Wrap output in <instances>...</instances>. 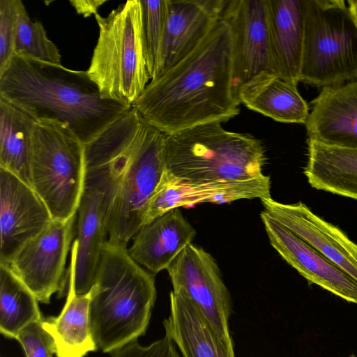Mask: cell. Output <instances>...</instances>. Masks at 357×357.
<instances>
[{"mask_svg": "<svg viewBox=\"0 0 357 357\" xmlns=\"http://www.w3.org/2000/svg\"><path fill=\"white\" fill-rule=\"evenodd\" d=\"M76 249L71 248L66 302L58 316L43 319L44 328L52 337L57 357H84L96 351L89 324L91 290L78 295L75 290Z\"/></svg>", "mask_w": 357, "mask_h": 357, "instance_id": "22", "label": "cell"}, {"mask_svg": "<svg viewBox=\"0 0 357 357\" xmlns=\"http://www.w3.org/2000/svg\"><path fill=\"white\" fill-rule=\"evenodd\" d=\"M305 123L307 139L357 149V79L323 88Z\"/></svg>", "mask_w": 357, "mask_h": 357, "instance_id": "18", "label": "cell"}, {"mask_svg": "<svg viewBox=\"0 0 357 357\" xmlns=\"http://www.w3.org/2000/svg\"><path fill=\"white\" fill-rule=\"evenodd\" d=\"M14 56L61 65L59 50L48 38L43 24L30 19L20 0H17Z\"/></svg>", "mask_w": 357, "mask_h": 357, "instance_id": "27", "label": "cell"}, {"mask_svg": "<svg viewBox=\"0 0 357 357\" xmlns=\"http://www.w3.org/2000/svg\"><path fill=\"white\" fill-rule=\"evenodd\" d=\"M31 177L33 189L53 220L77 214L84 188V144L67 124L36 121L32 134Z\"/></svg>", "mask_w": 357, "mask_h": 357, "instance_id": "8", "label": "cell"}, {"mask_svg": "<svg viewBox=\"0 0 357 357\" xmlns=\"http://www.w3.org/2000/svg\"><path fill=\"white\" fill-rule=\"evenodd\" d=\"M221 19L231 29L232 84L238 97L239 90L255 77L262 74L277 75L266 0H227Z\"/></svg>", "mask_w": 357, "mask_h": 357, "instance_id": "11", "label": "cell"}, {"mask_svg": "<svg viewBox=\"0 0 357 357\" xmlns=\"http://www.w3.org/2000/svg\"><path fill=\"white\" fill-rule=\"evenodd\" d=\"M76 216L63 221L52 220L15 254L8 264L39 302L49 303L54 293L63 291L65 266Z\"/></svg>", "mask_w": 357, "mask_h": 357, "instance_id": "12", "label": "cell"}, {"mask_svg": "<svg viewBox=\"0 0 357 357\" xmlns=\"http://www.w3.org/2000/svg\"><path fill=\"white\" fill-rule=\"evenodd\" d=\"M38 299L7 264H0V331L15 339L26 326L42 320Z\"/></svg>", "mask_w": 357, "mask_h": 357, "instance_id": "26", "label": "cell"}, {"mask_svg": "<svg viewBox=\"0 0 357 357\" xmlns=\"http://www.w3.org/2000/svg\"><path fill=\"white\" fill-rule=\"evenodd\" d=\"M272 247L309 283L357 304V282L289 229L260 214Z\"/></svg>", "mask_w": 357, "mask_h": 357, "instance_id": "16", "label": "cell"}, {"mask_svg": "<svg viewBox=\"0 0 357 357\" xmlns=\"http://www.w3.org/2000/svg\"><path fill=\"white\" fill-rule=\"evenodd\" d=\"M238 98L248 109L287 123H305L309 107L297 85L274 74H262L247 83Z\"/></svg>", "mask_w": 357, "mask_h": 357, "instance_id": "23", "label": "cell"}, {"mask_svg": "<svg viewBox=\"0 0 357 357\" xmlns=\"http://www.w3.org/2000/svg\"><path fill=\"white\" fill-rule=\"evenodd\" d=\"M305 0H266L269 34L277 75L300 82Z\"/></svg>", "mask_w": 357, "mask_h": 357, "instance_id": "20", "label": "cell"}, {"mask_svg": "<svg viewBox=\"0 0 357 357\" xmlns=\"http://www.w3.org/2000/svg\"><path fill=\"white\" fill-rule=\"evenodd\" d=\"M84 182L77 211L74 284L77 294L93 287L102 247L107 240V218L112 178L107 167L84 152Z\"/></svg>", "mask_w": 357, "mask_h": 357, "instance_id": "9", "label": "cell"}, {"mask_svg": "<svg viewBox=\"0 0 357 357\" xmlns=\"http://www.w3.org/2000/svg\"><path fill=\"white\" fill-rule=\"evenodd\" d=\"M166 137L132 106L84 144V152L104 163L112 178L107 241L128 244L143 226L149 204L168 175Z\"/></svg>", "mask_w": 357, "mask_h": 357, "instance_id": "2", "label": "cell"}, {"mask_svg": "<svg viewBox=\"0 0 357 357\" xmlns=\"http://www.w3.org/2000/svg\"><path fill=\"white\" fill-rule=\"evenodd\" d=\"M264 211L357 282V244L337 227L314 214L304 203L261 199Z\"/></svg>", "mask_w": 357, "mask_h": 357, "instance_id": "14", "label": "cell"}, {"mask_svg": "<svg viewBox=\"0 0 357 357\" xmlns=\"http://www.w3.org/2000/svg\"><path fill=\"white\" fill-rule=\"evenodd\" d=\"M347 3L350 13L357 24V0H349Z\"/></svg>", "mask_w": 357, "mask_h": 357, "instance_id": "33", "label": "cell"}, {"mask_svg": "<svg viewBox=\"0 0 357 357\" xmlns=\"http://www.w3.org/2000/svg\"><path fill=\"white\" fill-rule=\"evenodd\" d=\"M17 0H0V74L14 56Z\"/></svg>", "mask_w": 357, "mask_h": 357, "instance_id": "30", "label": "cell"}, {"mask_svg": "<svg viewBox=\"0 0 357 357\" xmlns=\"http://www.w3.org/2000/svg\"><path fill=\"white\" fill-rule=\"evenodd\" d=\"M195 236L194 227L176 208L142 226L128 252L137 264L156 274L167 270Z\"/></svg>", "mask_w": 357, "mask_h": 357, "instance_id": "19", "label": "cell"}, {"mask_svg": "<svg viewBox=\"0 0 357 357\" xmlns=\"http://www.w3.org/2000/svg\"><path fill=\"white\" fill-rule=\"evenodd\" d=\"M43 319L26 326L15 338L24 349L26 357H53L56 353L54 341L44 328Z\"/></svg>", "mask_w": 357, "mask_h": 357, "instance_id": "29", "label": "cell"}, {"mask_svg": "<svg viewBox=\"0 0 357 357\" xmlns=\"http://www.w3.org/2000/svg\"><path fill=\"white\" fill-rule=\"evenodd\" d=\"M232 74L231 29L220 18L192 52L151 79L132 107L167 135L225 122L240 112Z\"/></svg>", "mask_w": 357, "mask_h": 357, "instance_id": "1", "label": "cell"}, {"mask_svg": "<svg viewBox=\"0 0 357 357\" xmlns=\"http://www.w3.org/2000/svg\"><path fill=\"white\" fill-rule=\"evenodd\" d=\"M350 357H357V356L354 355V354H352V355L350 356Z\"/></svg>", "mask_w": 357, "mask_h": 357, "instance_id": "34", "label": "cell"}, {"mask_svg": "<svg viewBox=\"0 0 357 357\" xmlns=\"http://www.w3.org/2000/svg\"><path fill=\"white\" fill-rule=\"evenodd\" d=\"M304 174L310 185L357 200V149L326 145L307 139Z\"/></svg>", "mask_w": 357, "mask_h": 357, "instance_id": "24", "label": "cell"}, {"mask_svg": "<svg viewBox=\"0 0 357 357\" xmlns=\"http://www.w3.org/2000/svg\"><path fill=\"white\" fill-rule=\"evenodd\" d=\"M127 245L104 243L91 289L89 324L98 349L112 353L137 341L156 298L155 274L130 256Z\"/></svg>", "mask_w": 357, "mask_h": 357, "instance_id": "4", "label": "cell"}, {"mask_svg": "<svg viewBox=\"0 0 357 357\" xmlns=\"http://www.w3.org/2000/svg\"><path fill=\"white\" fill-rule=\"evenodd\" d=\"M52 220L46 204L31 186L0 168V264L8 265Z\"/></svg>", "mask_w": 357, "mask_h": 357, "instance_id": "13", "label": "cell"}, {"mask_svg": "<svg viewBox=\"0 0 357 357\" xmlns=\"http://www.w3.org/2000/svg\"><path fill=\"white\" fill-rule=\"evenodd\" d=\"M36 122L26 111L0 96V168L31 188L30 162Z\"/></svg>", "mask_w": 357, "mask_h": 357, "instance_id": "25", "label": "cell"}, {"mask_svg": "<svg viewBox=\"0 0 357 357\" xmlns=\"http://www.w3.org/2000/svg\"><path fill=\"white\" fill-rule=\"evenodd\" d=\"M144 56L151 79L155 76L166 25L168 0H140Z\"/></svg>", "mask_w": 357, "mask_h": 357, "instance_id": "28", "label": "cell"}, {"mask_svg": "<svg viewBox=\"0 0 357 357\" xmlns=\"http://www.w3.org/2000/svg\"><path fill=\"white\" fill-rule=\"evenodd\" d=\"M111 357H181L175 348V344L167 335L148 346H142L137 341L112 352Z\"/></svg>", "mask_w": 357, "mask_h": 357, "instance_id": "31", "label": "cell"}, {"mask_svg": "<svg viewBox=\"0 0 357 357\" xmlns=\"http://www.w3.org/2000/svg\"><path fill=\"white\" fill-rule=\"evenodd\" d=\"M357 79V24L343 0H305L300 82L328 87Z\"/></svg>", "mask_w": 357, "mask_h": 357, "instance_id": "7", "label": "cell"}, {"mask_svg": "<svg viewBox=\"0 0 357 357\" xmlns=\"http://www.w3.org/2000/svg\"><path fill=\"white\" fill-rule=\"evenodd\" d=\"M167 271L173 291L185 296L224 343L234 349L229 330L231 296L213 257L202 248L190 243Z\"/></svg>", "mask_w": 357, "mask_h": 357, "instance_id": "10", "label": "cell"}, {"mask_svg": "<svg viewBox=\"0 0 357 357\" xmlns=\"http://www.w3.org/2000/svg\"><path fill=\"white\" fill-rule=\"evenodd\" d=\"M165 157L169 176L185 182L245 181L264 175L261 142L226 130L218 121L167 135Z\"/></svg>", "mask_w": 357, "mask_h": 357, "instance_id": "5", "label": "cell"}, {"mask_svg": "<svg viewBox=\"0 0 357 357\" xmlns=\"http://www.w3.org/2000/svg\"><path fill=\"white\" fill-rule=\"evenodd\" d=\"M227 0H168L155 77L192 52L221 18ZM154 77V78H155Z\"/></svg>", "mask_w": 357, "mask_h": 357, "instance_id": "15", "label": "cell"}, {"mask_svg": "<svg viewBox=\"0 0 357 357\" xmlns=\"http://www.w3.org/2000/svg\"><path fill=\"white\" fill-rule=\"evenodd\" d=\"M268 197H271L268 176L245 181L189 183L172 178L168 174L149 204L143 226L176 208Z\"/></svg>", "mask_w": 357, "mask_h": 357, "instance_id": "17", "label": "cell"}, {"mask_svg": "<svg viewBox=\"0 0 357 357\" xmlns=\"http://www.w3.org/2000/svg\"><path fill=\"white\" fill-rule=\"evenodd\" d=\"M107 1L105 0H73L70 3L75 8L77 13L84 17L98 14V8Z\"/></svg>", "mask_w": 357, "mask_h": 357, "instance_id": "32", "label": "cell"}, {"mask_svg": "<svg viewBox=\"0 0 357 357\" xmlns=\"http://www.w3.org/2000/svg\"><path fill=\"white\" fill-rule=\"evenodd\" d=\"M169 299L170 314L163 324L181 357H235L185 296L172 291Z\"/></svg>", "mask_w": 357, "mask_h": 357, "instance_id": "21", "label": "cell"}, {"mask_svg": "<svg viewBox=\"0 0 357 357\" xmlns=\"http://www.w3.org/2000/svg\"><path fill=\"white\" fill-rule=\"evenodd\" d=\"M99 28L89 77L101 97L132 106L151 79L142 33L140 0H129L107 17L95 15Z\"/></svg>", "mask_w": 357, "mask_h": 357, "instance_id": "6", "label": "cell"}, {"mask_svg": "<svg viewBox=\"0 0 357 357\" xmlns=\"http://www.w3.org/2000/svg\"><path fill=\"white\" fill-rule=\"evenodd\" d=\"M0 96L36 121L67 124L83 144L132 107L102 98L86 71L17 56L0 74Z\"/></svg>", "mask_w": 357, "mask_h": 357, "instance_id": "3", "label": "cell"}]
</instances>
